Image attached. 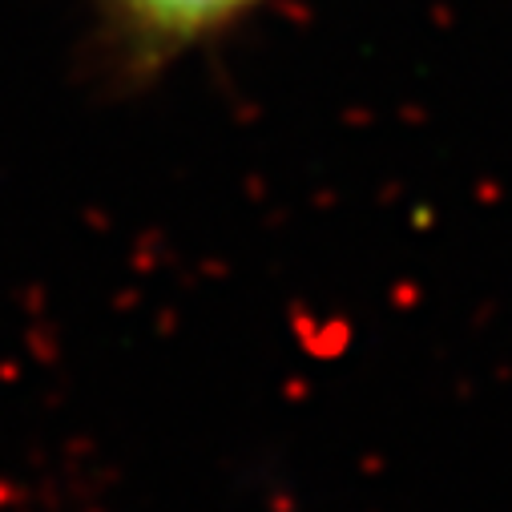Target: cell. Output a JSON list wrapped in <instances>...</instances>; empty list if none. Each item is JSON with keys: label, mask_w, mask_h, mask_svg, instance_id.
Listing matches in <instances>:
<instances>
[{"label": "cell", "mask_w": 512, "mask_h": 512, "mask_svg": "<svg viewBox=\"0 0 512 512\" xmlns=\"http://www.w3.org/2000/svg\"><path fill=\"white\" fill-rule=\"evenodd\" d=\"M259 5L263 0H105V13L138 53L170 57L222 33Z\"/></svg>", "instance_id": "6da1fadb"}]
</instances>
